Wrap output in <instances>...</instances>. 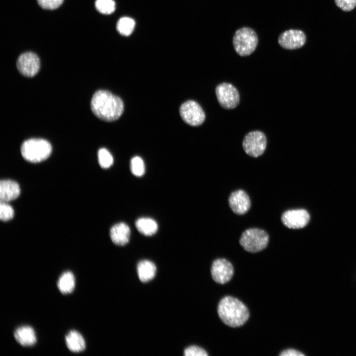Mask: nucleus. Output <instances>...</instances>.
<instances>
[{
	"label": "nucleus",
	"instance_id": "1",
	"mask_svg": "<svg viewBox=\"0 0 356 356\" xmlns=\"http://www.w3.org/2000/svg\"><path fill=\"white\" fill-rule=\"evenodd\" d=\"M90 108L98 118L107 122L117 120L124 111V103L118 96L106 90H98L93 95Z\"/></svg>",
	"mask_w": 356,
	"mask_h": 356
},
{
	"label": "nucleus",
	"instance_id": "2",
	"mask_svg": "<svg viewBox=\"0 0 356 356\" xmlns=\"http://www.w3.org/2000/svg\"><path fill=\"white\" fill-rule=\"evenodd\" d=\"M218 313L221 320L231 327L243 325L249 317L247 307L239 300L231 296H225L220 301Z\"/></svg>",
	"mask_w": 356,
	"mask_h": 356
},
{
	"label": "nucleus",
	"instance_id": "3",
	"mask_svg": "<svg viewBox=\"0 0 356 356\" xmlns=\"http://www.w3.org/2000/svg\"><path fill=\"white\" fill-rule=\"evenodd\" d=\"M52 147L46 140L31 138L24 141L21 147V155L25 160L32 163L45 160L50 155Z\"/></svg>",
	"mask_w": 356,
	"mask_h": 356
},
{
	"label": "nucleus",
	"instance_id": "4",
	"mask_svg": "<svg viewBox=\"0 0 356 356\" xmlns=\"http://www.w3.org/2000/svg\"><path fill=\"white\" fill-rule=\"evenodd\" d=\"M258 43V36L251 28L243 27L237 30L233 37V45L237 54L248 56L256 49Z\"/></svg>",
	"mask_w": 356,
	"mask_h": 356
},
{
	"label": "nucleus",
	"instance_id": "5",
	"mask_svg": "<svg viewBox=\"0 0 356 356\" xmlns=\"http://www.w3.org/2000/svg\"><path fill=\"white\" fill-rule=\"evenodd\" d=\"M268 239V235L265 230L254 228L246 230L242 233L239 242L245 250L256 253L267 247Z\"/></svg>",
	"mask_w": 356,
	"mask_h": 356
},
{
	"label": "nucleus",
	"instance_id": "6",
	"mask_svg": "<svg viewBox=\"0 0 356 356\" xmlns=\"http://www.w3.org/2000/svg\"><path fill=\"white\" fill-rule=\"evenodd\" d=\"M267 143L264 133L259 131H255L249 132L245 135L242 145L247 154L251 157H258L264 153Z\"/></svg>",
	"mask_w": 356,
	"mask_h": 356
},
{
	"label": "nucleus",
	"instance_id": "7",
	"mask_svg": "<svg viewBox=\"0 0 356 356\" xmlns=\"http://www.w3.org/2000/svg\"><path fill=\"white\" fill-rule=\"evenodd\" d=\"M216 94L219 104L224 109H233L239 103V92L231 84L223 83L218 85L216 88Z\"/></svg>",
	"mask_w": 356,
	"mask_h": 356
},
{
	"label": "nucleus",
	"instance_id": "8",
	"mask_svg": "<svg viewBox=\"0 0 356 356\" xmlns=\"http://www.w3.org/2000/svg\"><path fill=\"white\" fill-rule=\"evenodd\" d=\"M179 113L182 119L192 126L201 125L205 119L203 109L193 100H188L182 104L179 108Z\"/></svg>",
	"mask_w": 356,
	"mask_h": 356
},
{
	"label": "nucleus",
	"instance_id": "9",
	"mask_svg": "<svg viewBox=\"0 0 356 356\" xmlns=\"http://www.w3.org/2000/svg\"><path fill=\"white\" fill-rule=\"evenodd\" d=\"M18 71L24 76L32 77L36 75L40 68V61L38 55L32 52L21 54L17 61Z\"/></svg>",
	"mask_w": 356,
	"mask_h": 356
},
{
	"label": "nucleus",
	"instance_id": "10",
	"mask_svg": "<svg viewBox=\"0 0 356 356\" xmlns=\"http://www.w3.org/2000/svg\"><path fill=\"white\" fill-rule=\"evenodd\" d=\"M211 272L213 280L219 284H223L231 279L234 269L230 262L225 259H218L213 262Z\"/></svg>",
	"mask_w": 356,
	"mask_h": 356
},
{
	"label": "nucleus",
	"instance_id": "11",
	"mask_svg": "<svg viewBox=\"0 0 356 356\" xmlns=\"http://www.w3.org/2000/svg\"><path fill=\"white\" fill-rule=\"evenodd\" d=\"M310 220V215L304 209H294L285 211L281 216L282 223L286 227L298 229L305 226Z\"/></svg>",
	"mask_w": 356,
	"mask_h": 356
},
{
	"label": "nucleus",
	"instance_id": "12",
	"mask_svg": "<svg viewBox=\"0 0 356 356\" xmlns=\"http://www.w3.org/2000/svg\"><path fill=\"white\" fill-rule=\"evenodd\" d=\"M306 40V36L302 31L292 29L281 34L278 42L279 45L285 49H295L303 46Z\"/></svg>",
	"mask_w": 356,
	"mask_h": 356
},
{
	"label": "nucleus",
	"instance_id": "13",
	"mask_svg": "<svg viewBox=\"0 0 356 356\" xmlns=\"http://www.w3.org/2000/svg\"><path fill=\"white\" fill-rule=\"evenodd\" d=\"M228 202L232 211L238 215L245 214L251 207L249 197L244 190L241 189L231 193Z\"/></svg>",
	"mask_w": 356,
	"mask_h": 356
},
{
	"label": "nucleus",
	"instance_id": "14",
	"mask_svg": "<svg viewBox=\"0 0 356 356\" xmlns=\"http://www.w3.org/2000/svg\"><path fill=\"white\" fill-rule=\"evenodd\" d=\"M130 228L124 222H121L114 224L110 230V236L112 241L118 246L127 244L130 240Z\"/></svg>",
	"mask_w": 356,
	"mask_h": 356
},
{
	"label": "nucleus",
	"instance_id": "15",
	"mask_svg": "<svg viewBox=\"0 0 356 356\" xmlns=\"http://www.w3.org/2000/svg\"><path fill=\"white\" fill-rule=\"evenodd\" d=\"M20 193V188L16 182L10 179H3L0 181V201L7 202L13 200L19 196Z\"/></svg>",
	"mask_w": 356,
	"mask_h": 356
},
{
	"label": "nucleus",
	"instance_id": "16",
	"mask_svg": "<svg viewBox=\"0 0 356 356\" xmlns=\"http://www.w3.org/2000/svg\"><path fill=\"white\" fill-rule=\"evenodd\" d=\"M14 337L20 345L24 347L33 346L37 342L35 332L29 326H22L17 328L14 332Z\"/></svg>",
	"mask_w": 356,
	"mask_h": 356
},
{
	"label": "nucleus",
	"instance_id": "17",
	"mask_svg": "<svg viewBox=\"0 0 356 356\" xmlns=\"http://www.w3.org/2000/svg\"><path fill=\"white\" fill-rule=\"evenodd\" d=\"M68 349L73 353H80L86 348V343L82 335L78 331L72 330L65 336Z\"/></svg>",
	"mask_w": 356,
	"mask_h": 356
},
{
	"label": "nucleus",
	"instance_id": "18",
	"mask_svg": "<svg viewBox=\"0 0 356 356\" xmlns=\"http://www.w3.org/2000/svg\"><path fill=\"white\" fill-rule=\"evenodd\" d=\"M137 271L140 280L142 282H147L154 277L156 267L151 261L142 260L137 264Z\"/></svg>",
	"mask_w": 356,
	"mask_h": 356
},
{
	"label": "nucleus",
	"instance_id": "19",
	"mask_svg": "<svg viewBox=\"0 0 356 356\" xmlns=\"http://www.w3.org/2000/svg\"><path fill=\"white\" fill-rule=\"evenodd\" d=\"M135 224L137 230L145 236L153 235L158 230L157 223L151 218H141L138 219Z\"/></svg>",
	"mask_w": 356,
	"mask_h": 356
},
{
	"label": "nucleus",
	"instance_id": "20",
	"mask_svg": "<svg viewBox=\"0 0 356 356\" xmlns=\"http://www.w3.org/2000/svg\"><path fill=\"white\" fill-rule=\"evenodd\" d=\"M75 286V278L71 271L63 272L59 277L57 287L61 293L64 294L71 293Z\"/></svg>",
	"mask_w": 356,
	"mask_h": 356
},
{
	"label": "nucleus",
	"instance_id": "21",
	"mask_svg": "<svg viewBox=\"0 0 356 356\" xmlns=\"http://www.w3.org/2000/svg\"><path fill=\"white\" fill-rule=\"evenodd\" d=\"M134 26L135 22L133 19L124 17L118 20L117 30L121 35L128 36L133 32Z\"/></svg>",
	"mask_w": 356,
	"mask_h": 356
},
{
	"label": "nucleus",
	"instance_id": "22",
	"mask_svg": "<svg viewBox=\"0 0 356 356\" xmlns=\"http://www.w3.org/2000/svg\"><path fill=\"white\" fill-rule=\"evenodd\" d=\"M96 9L103 14H110L115 10V3L113 0H96Z\"/></svg>",
	"mask_w": 356,
	"mask_h": 356
},
{
	"label": "nucleus",
	"instance_id": "23",
	"mask_svg": "<svg viewBox=\"0 0 356 356\" xmlns=\"http://www.w3.org/2000/svg\"><path fill=\"white\" fill-rule=\"evenodd\" d=\"M98 159L100 167L103 169L110 167L113 163V158L111 154L104 148L98 150Z\"/></svg>",
	"mask_w": 356,
	"mask_h": 356
},
{
	"label": "nucleus",
	"instance_id": "24",
	"mask_svg": "<svg viewBox=\"0 0 356 356\" xmlns=\"http://www.w3.org/2000/svg\"><path fill=\"white\" fill-rule=\"evenodd\" d=\"M131 170L136 177H141L145 173V165L143 160L139 156L133 157L131 161Z\"/></svg>",
	"mask_w": 356,
	"mask_h": 356
},
{
	"label": "nucleus",
	"instance_id": "25",
	"mask_svg": "<svg viewBox=\"0 0 356 356\" xmlns=\"http://www.w3.org/2000/svg\"><path fill=\"white\" fill-rule=\"evenodd\" d=\"M14 210L12 207L6 202L0 201V218L2 221H7L13 218Z\"/></svg>",
	"mask_w": 356,
	"mask_h": 356
},
{
	"label": "nucleus",
	"instance_id": "26",
	"mask_svg": "<svg viewBox=\"0 0 356 356\" xmlns=\"http://www.w3.org/2000/svg\"><path fill=\"white\" fill-rule=\"evenodd\" d=\"M37 2L43 9L53 10L59 7L63 0H37Z\"/></svg>",
	"mask_w": 356,
	"mask_h": 356
},
{
	"label": "nucleus",
	"instance_id": "27",
	"mask_svg": "<svg viewBox=\"0 0 356 356\" xmlns=\"http://www.w3.org/2000/svg\"><path fill=\"white\" fill-rule=\"evenodd\" d=\"M184 355L185 356H208V354L205 350L197 346H191L185 349Z\"/></svg>",
	"mask_w": 356,
	"mask_h": 356
},
{
	"label": "nucleus",
	"instance_id": "28",
	"mask_svg": "<svg viewBox=\"0 0 356 356\" xmlns=\"http://www.w3.org/2000/svg\"><path fill=\"white\" fill-rule=\"evenodd\" d=\"M337 6L345 11H350L356 6V0H334Z\"/></svg>",
	"mask_w": 356,
	"mask_h": 356
},
{
	"label": "nucleus",
	"instance_id": "29",
	"mask_svg": "<svg viewBox=\"0 0 356 356\" xmlns=\"http://www.w3.org/2000/svg\"><path fill=\"white\" fill-rule=\"evenodd\" d=\"M280 356H303L304 355L301 352L294 349H287L283 351L280 354Z\"/></svg>",
	"mask_w": 356,
	"mask_h": 356
}]
</instances>
